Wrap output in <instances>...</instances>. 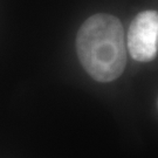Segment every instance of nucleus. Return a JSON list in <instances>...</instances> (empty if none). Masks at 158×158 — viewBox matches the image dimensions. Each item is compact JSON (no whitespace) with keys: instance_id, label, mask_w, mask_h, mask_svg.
<instances>
[{"instance_id":"1","label":"nucleus","mask_w":158,"mask_h":158,"mask_svg":"<svg viewBox=\"0 0 158 158\" xmlns=\"http://www.w3.org/2000/svg\"><path fill=\"white\" fill-rule=\"evenodd\" d=\"M76 52L87 73L98 82H110L127 63L124 31L117 18L98 13L87 19L76 36Z\"/></svg>"},{"instance_id":"2","label":"nucleus","mask_w":158,"mask_h":158,"mask_svg":"<svg viewBox=\"0 0 158 158\" xmlns=\"http://www.w3.org/2000/svg\"><path fill=\"white\" fill-rule=\"evenodd\" d=\"M128 49L139 62L153 60L158 52V12L144 11L132 20L128 32Z\"/></svg>"}]
</instances>
